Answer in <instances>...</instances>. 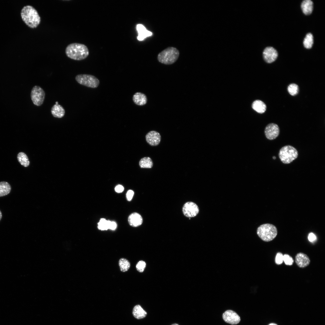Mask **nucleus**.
<instances>
[{"label": "nucleus", "instance_id": "nucleus-1", "mask_svg": "<svg viewBox=\"0 0 325 325\" xmlns=\"http://www.w3.org/2000/svg\"><path fill=\"white\" fill-rule=\"evenodd\" d=\"M20 14L23 22L31 28H36L40 23V16L37 10L32 6H24L21 10Z\"/></svg>", "mask_w": 325, "mask_h": 325}, {"label": "nucleus", "instance_id": "nucleus-2", "mask_svg": "<svg viewBox=\"0 0 325 325\" xmlns=\"http://www.w3.org/2000/svg\"><path fill=\"white\" fill-rule=\"evenodd\" d=\"M65 53L68 57L77 60L85 59L89 53L86 45L79 43H73L68 45L66 48Z\"/></svg>", "mask_w": 325, "mask_h": 325}, {"label": "nucleus", "instance_id": "nucleus-3", "mask_svg": "<svg viewBox=\"0 0 325 325\" xmlns=\"http://www.w3.org/2000/svg\"><path fill=\"white\" fill-rule=\"evenodd\" d=\"M179 55V51L176 48L169 47L158 54L157 59L161 63L167 65L171 64L177 60Z\"/></svg>", "mask_w": 325, "mask_h": 325}, {"label": "nucleus", "instance_id": "nucleus-4", "mask_svg": "<svg viewBox=\"0 0 325 325\" xmlns=\"http://www.w3.org/2000/svg\"><path fill=\"white\" fill-rule=\"evenodd\" d=\"M257 233L262 240L269 242L274 239L277 235V230L275 226L270 224H262L257 228Z\"/></svg>", "mask_w": 325, "mask_h": 325}, {"label": "nucleus", "instance_id": "nucleus-5", "mask_svg": "<svg viewBox=\"0 0 325 325\" xmlns=\"http://www.w3.org/2000/svg\"><path fill=\"white\" fill-rule=\"evenodd\" d=\"M298 153L297 150L292 146L286 145L282 147L279 153V157L284 164H289L297 158Z\"/></svg>", "mask_w": 325, "mask_h": 325}, {"label": "nucleus", "instance_id": "nucleus-6", "mask_svg": "<svg viewBox=\"0 0 325 325\" xmlns=\"http://www.w3.org/2000/svg\"><path fill=\"white\" fill-rule=\"evenodd\" d=\"M75 79L79 84L92 88H97L99 84V79L91 75H78L75 77Z\"/></svg>", "mask_w": 325, "mask_h": 325}, {"label": "nucleus", "instance_id": "nucleus-7", "mask_svg": "<svg viewBox=\"0 0 325 325\" xmlns=\"http://www.w3.org/2000/svg\"><path fill=\"white\" fill-rule=\"evenodd\" d=\"M45 93L43 90L40 86H34L31 91V98L34 104L37 106L41 105L43 103Z\"/></svg>", "mask_w": 325, "mask_h": 325}, {"label": "nucleus", "instance_id": "nucleus-8", "mask_svg": "<svg viewBox=\"0 0 325 325\" xmlns=\"http://www.w3.org/2000/svg\"><path fill=\"white\" fill-rule=\"evenodd\" d=\"M199 211L197 205L194 202H188L185 203L183 206L182 212L184 215L187 217L191 218L196 216Z\"/></svg>", "mask_w": 325, "mask_h": 325}, {"label": "nucleus", "instance_id": "nucleus-9", "mask_svg": "<svg viewBox=\"0 0 325 325\" xmlns=\"http://www.w3.org/2000/svg\"><path fill=\"white\" fill-rule=\"evenodd\" d=\"M279 133L280 129L278 125L274 123L268 125L265 130L266 137L270 140L275 139L279 135Z\"/></svg>", "mask_w": 325, "mask_h": 325}, {"label": "nucleus", "instance_id": "nucleus-10", "mask_svg": "<svg viewBox=\"0 0 325 325\" xmlns=\"http://www.w3.org/2000/svg\"><path fill=\"white\" fill-rule=\"evenodd\" d=\"M222 317L224 321L232 325L237 324L240 320L239 315L231 310H227L225 311L223 314Z\"/></svg>", "mask_w": 325, "mask_h": 325}, {"label": "nucleus", "instance_id": "nucleus-11", "mask_svg": "<svg viewBox=\"0 0 325 325\" xmlns=\"http://www.w3.org/2000/svg\"><path fill=\"white\" fill-rule=\"evenodd\" d=\"M263 55L264 59L267 63H270L274 62L278 56L277 51L271 47H266L264 50Z\"/></svg>", "mask_w": 325, "mask_h": 325}, {"label": "nucleus", "instance_id": "nucleus-12", "mask_svg": "<svg viewBox=\"0 0 325 325\" xmlns=\"http://www.w3.org/2000/svg\"><path fill=\"white\" fill-rule=\"evenodd\" d=\"M146 139L147 143L152 146H156L159 144L161 137L160 134L155 131L148 132L146 135Z\"/></svg>", "mask_w": 325, "mask_h": 325}, {"label": "nucleus", "instance_id": "nucleus-13", "mask_svg": "<svg viewBox=\"0 0 325 325\" xmlns=\"http://www.w3.org/2000/svg\"><path fill=\"white\" fill-rule=\"evenodd\" d=\"M295 261L297 265L300 268L307 267L310 262V260L308 256L302 252L298 253L296 255Z\"/></svg>", "mask_w": 325, "mask_h": 325}, {"label": "nucleus", "instance_id": "nucleus-14", "mask_svg": "<svg viewBox=\"0 0 325 325\" xmlns=\"http://www.w3.org/2000/svg\"><path fill=\"white\" fill-rule=\"evenodd\" d=\"M128 221L130 225L132 227H136L142 224L143 218L140 214L137 212H134L129 215Z\"/></svg>", "mask_w": 325, "mask_h": 325}, {"label": "nucleus", "instance_id": "nucleus-15", "mask_svg": "<svg viewBox=\"0 0 325 325\" xmlns=\"http://www.w3.org/2000/svg\"><path fill=\"white\" fill-rule=\"evenodd\" d=\"M136 28L138 34L137 39L139 41H142L147 37L152 35L151 32L147 30L145 26L141 24H138Z\"/></svg>", "mask_w": 325, "mask_h": 325}, {"label": "nucleus", "instance_id": "nucleus-16", "mask_svg": "<svg viewBox=\"0 0 325 325\" xmlns=\"http://www.w3.org/2000/svg\"><path fill=\"white\" fill-rule=\"evenodd\" d=\"M132 100L136 104L139 106L145 105L147 101L146 95L144 94L139 92H136L134 94L133 96Z\"/></svg>", "mask_w": 325, "mask_h": 325}, {"label": "nucleus", "instance_id": "nucleus-17", "mask_svg": "<svg viewBox=\"0 0 325 325\" xmlns=\"http://www.w3.org/2000/svg\"><path fill=\"white\" fill-rule=\"evenodd\" d=\"M51 112L54 117L57 118H61L64 115L65 110L61 105L59 104H55L52 107Z\"/></svg>", "mask_w": 325, "mask_h": 325}, {"label": "nucleus", "instance_id": "nucleus-18", "mask_svg": "<svg viewBox=\"0 0 325 325\" xmlns=\"http://www.w3.org/2000/svg\"><path fill=\"white\" fill-rule=\"evenodd\" d=\"M313 2L310 0L303 1L301 4V8L303 13L306 15L311 14L313 9Z\"/></svg>", "mask_w": 325, "mask_h": 325}, {"label": "nucleus", "instance_id": "nucleus-19", "mask_svg": "<svg viewBox=\"0 0 325 325\" xmlns=\"http://www.w3.org/2000/svg\"><path fill=\"white\" fill-rule=\"evenodd\" d=\"M147 312L139 305H135L133 310V314L134 317L138 319L145 317L147 315Z\"/></svg>", "mask_w": 325, "mask_h": 325}, {"label": "nucleus", "instance_id": "nucleus-20", "mask_svg": "<svg viewBox=\"0 0 325 325\" xmlns=\"http://www.w3.org/2000/svg\"><path fill=\"white\" fill-rule=\"evenodd\" d=\"M252 107L254 110L260 113L265 112L266 109L265 104L259 100H256L254 101L252 104Z\"/></svg>", "mask_w": 325, "mask_h": 325}, {"label": "nucleus", "instance_id": "nucleus-21", "mask_svg": "<svg viewBox=\"0 0 325 325\" xmlns=\"http://www.w3.org/2000/svg\"><path fill=\"white\" fill-rule=\"evenodd\" d=\"M10 185L7 182H0V197L9 194L11 190Z\"/></svg>", "mask_w": 325, "mask_h": 325}, {"label": "nucleus", "instance_id": "nucleus-22", "mask_svg": "<svg viewBox=\"0 0 325 325\" xmlns=\"http://www.w3.org/2000/svg\"><path fill=\"white\" fill-rule=\"evenodd\" d=\"M17 158V160L20 164L25 167H28L30 162L26 155L24 152H20L18 153Z\"/></svg>", "mask_w": 325, "mask_h": 325}, {"label": "nucleus", "instance_id": "nucleus-23", "mask_svg": "<svg viewBox=\"0 0 325 325\" xmlns=\"http://www.w3.org/2000/svg\"><path fill=\"white\" fill-rule=\"evenodd\" d=\"M139 165L141 168H151L153 166V162L150 158L145 157L141 159L139 162Z\"/></svg>", "mask_w": 325, "mask_h": 325}, {"label": "nucleus", "instance_id": "nucleus-24", "mask_svg": "<svg viewBox=\"0 0 325 325\" xmlns=\"http://www.w3.org/2000/svg\"><path fill=\"white\" fill-rule=\"evenodd\" d=\"M119 265L121 271L123 272L127 271L130 266V264L129 261L124 258L119 259Z\"/></svg>", "mask_w": 325, "mask_h": 325}, {"label": "nucleus", "instance_id": "nucleus-25", "mask_svg": "<svg viewBox=\"0 0 325 325\" xmlns=\"http://www.w3.org/2000/svg\"><path fill=\"white\" fill-rule=\"evenodd\" d=\"M313 43V37L310 33L307 34L304 39L303 44L304 47L307 49L311 48Z\"/></svg>", "mask_w": 325, "mask_h": 325}, {"label": "nucleus", "instance_id": "nucleus-26", "mask_svg": "<svg viewBox=\"0 0 325 325\" xmlns=\"http://www.w3.org/2000/svg\"><path fill=\"white\" fill-rule=\"evenodd\" d=\"M110 221L107 220L105 219L101 218L98 223V228L101 230H107L109 229Z\"/></svg>", "mask_w": 325, "mask_h": 325}, {"label": "nucleus", "instance_id": "nucleus-27", "mask_svg": "<svg viewBox=\"0 0 325 325\" xmlns=\"http://www.w3.org/2000/svg\"><path fill=\"white\" fill-rule=\"evenodd\" d=\"M287 90L290 94L292 96H295L298 93L299 87L295 84H291L288 86Z\"/></svg>", "mask_w": 325, "mask_h": 325}, {"label": "nucleus", "instance_id": "nucleus-28", "mask_svg": "<svg viewBox=\"0 0 325 325\" xmlns=\"http://www.w3.org/2000/svg\"><path fill=\"white\" fill-rule=\"evenodd\" d=\"M283 261L286 265H291L294 262L293 258L289 255L285 254L283 255Z\"/></svg>", "mask_w": 325, "mask_h": 325}, {"label": "nucleus", "instance_id": "nucleus-29", "mask_svg": "<svg viewBox=\"0 0 325 325\" xmlns=\"http://www.w3.org/2000/svg\"><path fill=\"white\" fill-rule=\"evenodd\" d=\"M145 262L143 261H140L138 262L136 265L137 270L140 272H143L146 267Z\"/></svg>", "mask_w": 325, "mask_h": 325}, {"label": "nucleus", "instance_id": "nucleus-30", "mask_svg": "<svg viewBox=\"0 0 325 325\" xmlns=\"http://www.w3.org/2000/svg\"><path fill=\"white\" fill-rule=\"evenodd\" d=\"M283 255L280 252H278L276 255L275 262L276 264L279 265L282 264L283 262Z\"/></svg>", "mask_w": 325, "mask_h": 325}, {"label": "nucleus", "instance_id": "nucleus-31", "mask_svg": "<svg viewBox=\"0 0 325 325\" xmlns=\"http://www.w3.org/2000/svg\"><path fill=\"white\" fill-rule=\"evenodd\" d=\"M134 192L132 190H129L126 194V198L128 201H130L134 195Z\"/></svg>", "mask_w": 325, "mask_h": 325}, {"label": "nucleus", "instance_id": "nucleus-32", "mask_svg": "<svg viewBox=\"0 0 325 325\" xmlns=\"http://www.w3.org/2000/svg\"><path fill=\"white\" fill-rule=\"evenodd\" d=\"M124 189L123 187L119 184L117 185L115 188V191L118 193L122 192L123 191Z\"/></svg>", "mask_w": 325, "mask_h": 325}, {"label": "nucleus", "instance_id": "nucleus-33", "mask_svg": "<svg viewBox=\"0 0 325 325\" xmlns=\"http://www.w3.org/2000/svg\"><path fill=\"white\" fill-rule=\"evenodd\" d=\"M308 238L309 241L313 242L316 240V237L314 234L311 233L309 234Z\"/></svg>", "mask_w": 325, "mask_h": 325}, {"label": "nucleus", "instance_id": "nucleus-34", "mask_svg": "<svg viewBox=\"0 0 325 325\" xmlns=\"http://www.w3.org/2000/svg\"><path fill=\"white\" fill-rule=\"evenodd\" d=\"M116 226L117 225L115 222L111 221L109 225V229L112 230H115L116 229Z\"/></svg>", "mask_w": 325, "mask_h": 325}, {"label": "nucleus", "instance_id": "nucleus-35", "mask_svg": "<svg viewBox=\"0 0 325 325\" xmlns=\"http://www.w3.org/2000/svg\"><path fill=\"white\" fill-rule=\"evenodd\" d=\"M2 217V214L1 211L0 210V221L1 220Z\"/></svg>", "mask_w": 325, "mask_h": 325}, {"label": "nucleus", "instance_id": "nucleus-36", "mask_svg": "<svg viewBox=\"0 0 325 325\" xmlns=\"http://www.w3.org/2000/svg\"><path fill=\"white\" fill-rule=\"evenodd\" d=\"M269 325H277L276 324L274 323H272L270 324Z\"/></svg>", "mask_w": 325, "mask_h": 325}, {"label": "nucleus", "instance_id": "nucleus-37", "mask_svg": "<svg viewBox=\"0 0 325 325\" xmlns=\"http://www.w3.org/2000/svg\"><path fill=\"white\" fill-rule=\"evenodd\" d=\"M171 325H179L178 324H177V323H174V324H172Z\"/></svg>", "mask_w": 325, "mask_h": 325}, {"label": "nucleus", "instance_id": "nucleus-38", "mask_svg": "<svg viewBox=\"0 0 325 325\" xmlns=\"http://www.w3.org/2000/svg\"><path fill=\"white\" fill-rule=\"evenodd\" d=\"M55 104H58V101H56V102H55Z\"/></svg>", "mask_w": 325, "mask_h": 325}, {"label": "nucleus", "instance_id": "nucleus-39", "mask_svg": "<svg viewBox=\"0 0 325 325\" xmlns=\"http://www.w3.org/2000/svg\"><path fill=\"white\" fill-rule=\"evenodd\" d=\"M273 159H276V157H275V156H273Z\"/></svg>", "mask_w": 325, "mask_h": 325}]
</instances>
